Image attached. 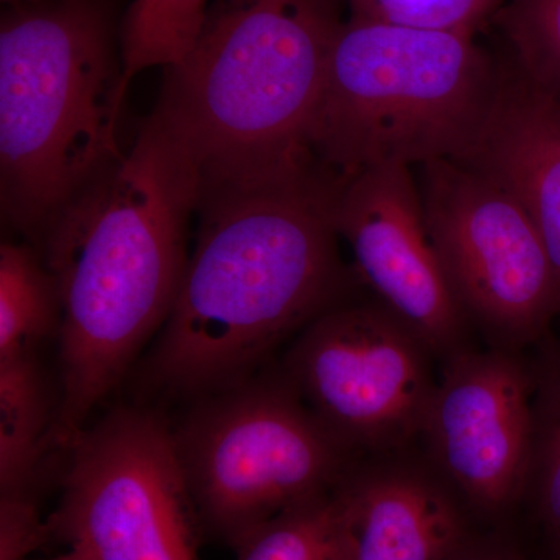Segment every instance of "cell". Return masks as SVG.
Returning a JSON list of instances; mask_svg holds the SVG:
<instances>
[{
	"mask_svg": "<svg viewBox=\"0 0 560 560\" xmlns=\"http://www.w3.org/2000/svg\"><path fill=\"white\" fill-rule=\"evenodd\" d=\"M337 180L319 167L201 194L186 275L150 357L154 382L219 393L341 302L348 272L334 224Z\"/></svg>",
	"mask_w": 560,
	"mask_h": 560,
	"instance_id": "obj_2",
	"label": "cell"
},
{
	"mask_svg": "<svg viewBox=\"0 0 560 560\" xmlns=\"http://www.w3.org/2000/svg\"><path fill=\"white\" fill-rule=\"evenodd\" d=\"M335 489L250 530L234 547L237 559L349 560L348 539Z\"/></svg>",
	"mask_w": 560,
	"mask_h": 560,
	"instance_id": "obj_16",
	"label": "cell"
},
{
	"mask_svg": "<svg viewBox=\"0 0 560 560\" xmlns=\"http://www.w3.org/2000/svg\"><path fill=\"white\" fill-rule=\"evenodd\" d=\"M334 224L357 275L431 353L463 349L467 316L434 249L408 165H377L337 180Z\"/></svg>",
	"mask_w": 560,
	"mask_h": 560,
	"instance_id": "obj_10",
	"label": "cell"
},
{
	"mask_svg": "<svg viewBox=\"0 0 560 560\" xmlns=\"http://www.w3.org/2000/svg\"><path fill=\"white\" fill-rule=\"evenodd\" d=\"M70 451L49 537L91 560H198L200 521L173 431L158 416L119 408Z\"/></svg>",
	"mask_w": 560,
	"mask_h": 560,
	"instance_id": "obj_7",
	"label": "cell"
},
{
	"mask_svg": "<svg viewBox=\"0 0 560 560\" xmlns=\"http://www.w3.org/2000/svg\"><path fill=\"white\" fill-rule=\"evenodd\" d=\"M423 433L438 466L471 503L508 506L533 458L528 375L506 350L448 357Z\"/></svg>",
	"mask_w": 560,
	"mask_h": 560,
	"instance_id": "obj_11",
	"label": "cell"
},
{
	"mask_svg": "<svg viewBox=\"0 0 560 560\" xmlns=\"http://www.w3.org/2000/svg\"><path fill=\"white\" fill-rule=\"evenodd\" d=\"M501 65L459 32L349 20L331 47L308 131L341 180L377 165L463 161L499 92Z\"/></svg>",
	"mask_w": 560,
	"mask_h": 560,
	"instance_id": "obj_5",
	"label": "cell"
},
{
	"mask_svg": "<svg viewBox=\"0 0 560 560\" xmlns=\"http://www.w3.org/2000/svg\"><path fill=\"white\" fill-rule=\"evenodd\" d=\"M495 20L511 60L560 102V0H504Z\"/></svg>",
	"mask_w": 560,
	"mask_h": 560,
	"instance_id": "obj_18",
	"label": "cell"
},
{
	"mask_svg": "<svg viewBox=\"0 0 560 560\" xmlns=\"http://www.w3.org/2000/svg\"><path fill=\"white\" fill-rule=\"evenodd\" d=\"M0 510V560H21L49 537L32 497L2 499Z\"/></svg>",
	"mask_w": 560,
	"mask_h": 560,
	"instance_id": "obj_20",
	"label": "cell"
},
{
	"mask_svg": "<svg viewBox=\"0 0 560 560\" xmlns=\"http://www.w3.org/2000/svg\"><path fill=\"white\" fill-rule=\"evenodd\" d=\"M447 560H485V558H477V556H470V558L466 556V558H464V556H456L455 551Z\"/></svg>",
	"mask_w": 560,
	"mask_h": 560,
	"instance_id": "obj_23",
	"label": "cell"
},
{
	"mask_svg": "<svg viewBox=\"0 0 560 560\" xmlns=\"http://www.w3.org/2000/svg\"><path fill=\"white\" fill-rule=\"evenodd\" d=\"M430 353L381 302H338L294 342L289 383L348 451H394L423 433L436 389Z\"/></svg>",
	"mask_w": 560,
	"mask_h": 560,
	"instance_id": "obj_9",
	"label": "cell"
},
{
	"mask_svg": "<svg viewBox=\"0 0 560 560\" xmlns=\"http://www.w3.org/2000/svg\"><path fill=\"white\" fill-rule=\"evenodd\" d=\"M540 497L545 514L560 530V371L552 383L547 430L541 441Z\"/></svg>",
	"mask_w": 560,
	"mask_h": 560,
	"instance_id": "obj_21",
	"label": "cell"
},
{
	"mask_svg": "<svg viewBox=\"0 0 560 560\" xmlns=\"http://www.w3.org/2000/svg\"><path fill=\"white\" fill-rule=\"evenodd\" d=\"M515 198L550 259L560 307V102L514 61L501 65L499 92L478 142L464 158Z\"/></svg>",
	"mask_w": 560,
	"mask_h": 560,
	"instance_id": "obj_12",
	"label": "cell"
},
{
	"mask_svg": "<svg viewBox=\"0 0 560 560\" xmlns=\"http://www.w3.org/2000/svg\"><path fill=\"white\" fill-rule=\"evenodd\" d=\"M49 393L36 352L0 357V489L31 497L40 459L54 441Z\"/></svg>",
	"mask_w": 560,
	"mask_h": 560,
	"instance_id": "obj_14",
	"label": "cell"
},
{
	"mask_svg": "<svg viewBox=\"0 0 560 560\" xmlns=\"http://www.w3.org/2000/svg\"><path fill=\"white\" fill-rule=\"evenodd\" d=\"M201 176L156 114L135 145L51 221L39 243L61 302V399L54 441L72 447L171 316Z\"/></svg>",
	"mask_w": 560,
	"mask_h": 560,
	"instance_id": "obj_1",
	"label": "cell"
},
{
	"mask_svg": "<svg viewBox=\"0 0 560 560\" xmlns=\"http://www.w3.org/2000/svg\"><path fill=\"white\" fill-rule=\"evenodd\" d=\"M209 0H135L121 35V72L125 86L142 70L179 65L194 49Z\"/></svg>",
	"mask_w": 560,
	"mask_h": 560,
	"instance_id": "obj_17",
	"label": "cell"
},
{
	"mask_svg": "<svg viewBox=\"0 0 560 560\" xmlns=\"http://www.w3.org/2000/svg\"><path fill=\"white\" fill-rule=\"evenodd\" d=\"M419 187L431 242L467 319L504 348L539 337L560 315L559 294L521 202L453 160L420 165Z\"/></svg>",
	"mask_w": 560,
	"mask_h": 560,
	"instance_id": "obj_8",
	"label": "cell"
},
{
	"mask_svg": "<svg viewBox=\"0 0 560 560\" xmlns=\"http://www.w3.org/2000/svg\"><path fill=\"white\" fill-rule=\"evenodd\" d=\"M335 492L349 560H447L458 550V512L423 471L396 466L345 475Z\"/></svg>",
	"mask_w": 560,
	"mask_h": 560,
	"instance_id": "obj_13",
	"label": "cell"
},
{
	"mask_svg": "<svg viewBox=\"0 0 560 560\" xmlns=\"http://www.w3.org/2000/svg\"><path fill=\"white\" fill-rule=\"evenodd\" d=\"M60 324V294L44 260L28 246L2 243L0 357L36 352Z\"/></svg>",
	"mask_w": 560,
	"mask_h": 560,
	"instance_id": "obj_15",
	"label": "cell"
},
{
	"mask_svg": "<svg viewBox=\"0 0 560 560\" xmlns=\"http://www.w3.org/2000/svg\"><path fill=\"white\" fill-rule=\"evenodd\" d=\"M49 560H91L88 558L86 555H84L83 551L80 550H73V548H70L69 552H66V555L58 556V558L49 559Z\"/></svg>",
	"mask_w": 560,
	"mask_h": 560,
	"instance_id": "obj_22",
	"label": "cell"
},
{
	"mask_svg": "<svg viewBox=\"0 0 560 560\" xmlns=\"http://www.w3.org/2000/svg\"><path fill=\"white\" fill-rule=\"evenodd\" d=\"M350 20L423 31L474 32L504 0H348Z\"/></svg>",
	"mask_w": 560,
	"mask_h": 560,
	"instance_id": "obj_19",
	"label": "cell"
},
{
	"mask_svg": "<svg viewBox=\"0 0 560 560\" xmlns=\"http://www.w3.org/2000/svg\"><path fill=\"white\" fill-rule=\"evenodd\" d=\"M108 21L88 0L20 5L0 28L2 213L36 242L124 156L127 95Z\"/></svg>",
	"mask_w": 560,
	"mask_h": 560,
	"instance_id": "obj_4",
	"label": "cell"
},
{
	"mask_svg": "<svg viewBox=\"0 0 560 560\" xmlns=\"http://www.w3.org/2000/svg\"><path fill=\"white\" fill-rule=\"evenodd\" d=\"M485 560H503V559H499V558H485Z\"/></svg>",
	"mask_w": 560,
	"mask_h": 560,
	"instance_id": "obj_24",
	"label": "cell"
},
{
	"mask_svg": "<svg viewBox=\"0 0 560 560\" xmlns=\"http://www.w3.org/2000/svg\"><path fill=\"white\" fill-rule=\"evenodd\" d=\"M173 436L201 528L232 548L346 475L348 448L289 382L248 378L213 393Z\"/></svg>",
	"mask_w": 560,
	"mask_h": 560,
	"instance_id": "obj_6",
	"label": "cell"
},
{
	"mask_svg": "<svg viewBox=\"0 0 560 560\" xmlns=\"http://www.w3.org/2000/svg\"><path fill=\"white\" fill-rule=\"evenodd\" d=\"M342 24L337 0L210 2L154 109L189 150L201 191L318 167L308 131Z\"/></svg>",
	"mask_w": 560,
	"mask_h": 560,
	"instance_id": "obj_3",
	"label": "cell"
}]
</instances>
